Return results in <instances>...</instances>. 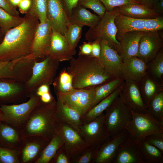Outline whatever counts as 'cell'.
Segmentation results:
<instances>
[{
  "label": "cell",
  "mask_w": 163,
  "mask_h": 163,
  "mask_svg": "<svg viewBox=\"0 0 163 163\" xmlns=\"http://www.w3.org/2000/svg\"><path fill=\"white\" fill-rule=\"evenodd\" d=\"M92 50L91 56L99 59L101 51V46L100 42L97 40H94L91 42Z\"/></svg>",
  "instance_id": "f907efd6"
},
{
  "label": "cell",
  "mask_w": 163,
  "mask_h": 163,
  "mask_svg": "<svg viewBox=\"0 0 163 163\" xmlns=\"http://www.w3.org/2000/svg\"><path fill=\"white\" fill-rule=\"evenodd\" d=\"M103 4L107 11H110L115 8L131 3L142 4L139 0H99Z\"/></svg>",
  "instance_id": "ee69618b"
},
{
  "label": "cell",
  "mask_w": 163,
  "mask_h": 163,
  "mask_svg": "<svg viewBox=\"0 0 163 163\" xmlns=\"http://www.w3.org/2000/svg\"><path fill=\"white\" fill-rule=\"evenodd\" d=\"M47 15L52 30L64 35L69 22L62 0H47Z\"/></svg>",
  "instance_id": "e0dca14e"
},
{
  "label": "cell",
  "mask_w": 163,
  "mask_h": 163,
  "mask_svg": "<svg viewBox=\"0 0 163 163\" xmlns=\"http://www.w3.org/2000/svg\"><path fill=\"white\" fill-rule=\"evenodd\" d=\"M63 146L58 150L50 163H71L70 159Z\"/></svg>",
  "instance_id": "bcb514c9"
},
{
  "label": "cell",
  "mask_w": 163,
  "mask_h": 163,
  "mask_svg": "<svg viewBox=\"0 0 163 163\" xmlns=\"http://www.w3.org/2000/svg\"><path fill=\"white\" fill-rule=\"evenodd\" d=\"M159 31L145 32L140 39L137 57L147 64L161 49L163 37Z\"/></svg>",
  "instance_id": "2e32d148"
},
{
  "label": "cell",
  "mask_w": 163,
  "mask_h": 163,
  "mask_svg": "<svg viewBox=\"0 0 163 163\" xmlns=\"http://www.w3.org/2000/svg\"><path fill=\"white\" fill-rule=\"evenodd\" d=\"M91 42H84L79 47L78 56H91Z\"/></svg>",
  "instance_id": "c3c4849f"
},
{
  "label": "cell",
  "mask_w": 163,
  "mask_h": 163,
  "mask_svg": "<svg viewBox=\"0 0 163 163\" xmlns=\"http://www.w3.org/2000/svg\"><path fill=\"white\" fill-rule=\"evenodd\" d=\"M147 64L137 56L123 62L121 76L124 80H130L139 83L147 73Z\"/></svg>",
  "instance_id": "44dd1931"
},
{
  "label": "cell",
  "mask_w": 163,
  "mask_h": 163,
  "mask_svg": "<svg viewBox=\"0 0 163 163\" xmlns=\"http://www.w3.org/2000/svg\"><path fill=\"white\" fill-rule=\"evenodd\" d=\"M0 8L13 16H19V12L16 8L13 6L8 0H0Z\"/></svg>",
  "instance_id": "7dc6e473"
},
{
  "label": "cell",
  "mask_w": 163,
  "mask_h": 163,
  "mask_svg": "<svg viewBox=\"0 0 163 163\" xmlns=\"http://www.w3.org/2000/svg\"><path fill=\"white\" fill-rule=\"evenodd\" d=\"M145 32L132 31L124 34L119 42L120 44L119 53L122 61L133 56H137L141 37Z\"/></svg>",
  "instance_id": "cb8c5ba5"
},
{
  "label": "cell",
  "mask_w": 163,
  "mask_h": 163,
  "mask_svg": "<svg viewBox=\"0 0 163 163\" xmlns=\"http://www.w3.org/2000/svg\"><path fill=\"white\" fill-rule=\"evenodd\" d=\"M21 131L3 121H0V146L19 150L22 138Z\"/></svg>",
  "instance_id": "4316f807"
},
{
  "label": "cell",
  "mask_w": 163,
  "mask_h": 163,
  "mask_svg": "<svg viewBox=\"0 0 163 163\" xmlns=\"http://www.w3.org/2000/svg\"><path fill=\"white\" fill-rule=\"evenodd\" d=\"M50 91V85L47 84H43L37 88L35 92L38 96L40 97L43 94Z\"/></svg>",
  "instance_id": "db71d44e"
},
{
  "label": "cell",
  "mask_w": 163,
  "mask_h": 163,
  "mask_svg": "<svg viewBox=\"0 0 163 163\" xmlns=\"http://www.w3.org/2000/svg\"><path fill=\"white\" fill-rule=\"evenodd\" d=\"M118 13L115 8L113 10L106 11L104 16L95 27L90 28L85 34L86 40L92 42L97 40H106L109 45L119 52L120 44L116 39L117 31L114 22L115 19Z\"/></svg>",
  "instance_id": "5b68a950"
},
{
  "label": "cell",
  "mask_w": 163,
  "mask_h": 163,
  "mask_svg": "<svg viewBox=\"0 0 163 163\" xmlns=\"http://www.w3.org/2000/svg\"><path fill=\"white\" fill-rule=\"evenodd\" d=\"M2 120V113L0 110V121Z\"/></svg>",
  "instance_id": "91938a15"
},
{
  "label": "cell",
  "mask_w": 163,
  "mask_h": 163,
  "mask_svg": "<svg viewBox=\"0 0 163 163\" xmlns=\"http://www.w3.org/2000/svg\"><path fill=\"white\" fill-rule=\"evenodd\" d=\"M57 122L56 133L63 142V147L70 159L90 146L78 132L68 124Z\"/></svg>",
  "instance_id": "7c38bea8"
},
{
  "label": "cell",
  "mask_w": 163,
  "mask_h": 163,
  "mask_svg": "<svg viewBox=\"0 0 163 163\" xmlns=\"http://www.w3.org/2000/svg\"><path fill=\"white\" fill-rule=\"evenodd\" d=\"M52 29L48 19L45 22L39 23L36 29L29 56L31 59H44L47 56L50 47Z\"/></svg>",
  "instance_id": "9a60e30c"
},
{
  "label": "cell",
  "mask_w": 163,
  "mask_h": 163,
  "mask_svg": "<svg viewBox=\"0 0 163 163\" xmlns=\"http://www.w3.org/2000/svg\"><path fill=\"white\" fill-rule=\"evenodd\" d=\"M76 53L65 36L52 30L50 46L47 56L59 62L70 61Z\"/></svg>",
  "instance_id": "d6986e66"
},
{
  "label": "cell",
  "mask_w": 163,
  "mask_h": 163,
  "mask_svg": "<svg viewBox=\"0 0 163 163\" xmlns=\"http://www.w3.org/2000/svg\"><path fill=\"white\" fill-rule=\"evenodd\" d=\"M59 62L47 56L41 61L35 60L30 76L26 82L25 91L27 94L34 92L43 84L50 85L54 80Z\"/></svg>",
  "instance_id": "8992f818"
},
{
  "label": "cell",
  "mask_w": 163,
  "mask_h": 163,
  "mask_svg": "<svg viewBox=\"0 0 163 163\" xmlns=\"http://www.w3.org/2000/svg\"><path fill=\"white\" fill-rule=\"evenodd\" d=\"M83 26L74 24H69L64 36L69 45L75 48L82 36Z\"/></svg>",
  "instance_id": "ab89813d"
},
{
  "label": "cell",
  "mask_w": 163,
  "mask_h": 163,
  "mask_svg": "<svg viewBox=\"0 0 163 163\" xmlns=\"http://www.w3.org/2000/svg\"><path fill=\"white\" fill-rule=\"evenodd\" d=\"M132 118L126 130L128 137L139 143L148 136L158 132H163V123L158 122L147 113H140L130 110Z\"/></svg>",
  "instance_id": "52a82bcc"
},
{
  "label": "cell",
  "mask_w": 163,
  "mask_h": 163,
  "mask_svg": "<svg viewBox=\"0 0 163 163\" xmlns=\"http://www.w3.org/2000/svg\"><path fill=\"white\" fill-rule=\"evenodd\" d=\"M142 4L152 8L155 3L157 0H139Z\"/></svg>",
  "instance_id": "9f6ffc18"
},
{
  "label": "cell",
  "mask_w": 163,
  "mask_h": 163,
  "mask_svg": "<svg viewBox=\"0 0 163 163\" xmlns=\"http://www.w3.org/2000/svg\"><path fill=\"white\" fill-rule=\"evenodd\" d=\"M144 139L163 153V132L150 134L146 136Z\"/></svg>",
  "instance_id": "f6af8a7d"
},
{
  "label": "cell",
  "mask_w": 163,
  "mask_h": 163,
  "mask_svg": "<svg viewBox=\"0 0 163 163\" xmlns=\"http://www.w3.org/2000/svg\"><path fill=\"white\" fill-rule=\"evenodd\" d=\"M124 80L121 77L116 78L96 86L94 98L89 110L112 93L122 84Z\"/></svg>",
  "instance_id": "4dcf8cb0"
},
{
  "label": "cell",
  "mask_w": 163,
  "mask_h": 163,
  "mask_svg": "<svg viewBox=\"0 0 163 163\" xmlns=\"http://www.w3.org/2000/svg\"><path fill=\"white\" fill-rule=\"evenodd\" d=\"M63 145L62 139L56 133L45 147L35 163H50L58 150Z\"/></svg>",
  "instance_id": "836d02e7"
},
{
  "label": "cell",
  "mask_w": 163,
  "mask_h": 163,
  "mask_svg": "<svg viewBox=\"0 0 163 163\" xmlns=\"http://www.w3.org/2000/svg\"><path fill=\"white\" fill-rule=\"evenodd\" d=\"M78 5L91 9L101 18L107 11L104 5L99 0H79Z\"/></svg>",
  "instance_id": "60d3db41"
},
{
  "label": "cell",
  "mask_w": 163,
  "mask_h": 163,
  "mask_svg": "<svg viewBox=\"0 0 163 163\" xmlns=\"http://www.w3.org/2000/svg\"><path fill=\"white\" fill-rule=\"evenodd\" d=\"M29 100L18 104H0L2 120L20 131L26 124L33 109L40 101L34 92L29 94Z\"/></svg>",
  "instance_id": "277c9868"
},
{
  "label": "cell",
  "mask_w": 163,
  "mask_h": 163,
  "mask_svg": "<svg viewBox=\"0 0 163 163\" xmlns=\"http://www.w3.org/2000/svg\"><path fill=\"white\" fill-rule=\"evenodd\" d=\"M0 163H20L19 150H14L0 146Z\"/></svg>",
  "instance_id": "b9f144b4"
},
{
  "label": "cell",
  "mask_w": 163,
  "mask_h": 163,
  "mask_svg": "<svg viewBox=\"0 0 163 163\" xmlns=\"http://www.w3.org/2000/svg\"><path fill=\"white\" fill-rule=\"evenodd\" d=\"M78 132L90 146L96 149L110 137L105 125L104 113L88 123H83Z\"/></svg>",
  "instance_id": "8fae6325"
},
{
  "label": "cell",
  "mask_w": 163,
  "mask_h": 163,
  "mask_svg": "<svg viewBox=\"0 0 163 163\" xmlns=\"http://www.w3.org/2000/svg\"><path fill=\"white\" fill-rule=\"evenodd\" d=\"M115 8L118 14L136 18L149 19L161 15L152 8L139 3L127 4Z\"/></svg>",
  "instance_id": "d4e9b609"
},
{
  "label": "cell",
  "mask_w": 163,
  "mask_h": 163,
  "mask_svg": "<svg viewBox=\"0 0 163 163\" xmlns=\"http://www.w3.org/2000/svg\"><path fill=\"white\" fill-rule=\"evenodd\" d=\"M128 137L126 130L110 137L96 149L92 163H113L120 145Z\"/></svg>",
  "instance_id": "ac0fdd59"
},
{
  "label": "cell",
  "mask_w": 163,
  "mask_h": 163,
  "mask_svg": "<svg viewBox=\"0 0 163 163\" xmlns=\"http://www.w3.org/2000/svg\"><path fill=\"white\" fill-rule=\"evenodd\" d=\"M66 69L72 77L74 88L96 86L115 78L104 68L99 59L91 56L73 57Z\"/></svg>",
  "instance_id": "7a4b0ae2"
},
{
  "label": "cell",
  "mask_w": 163,
  "mask_h": 163,
  "mask_svg": "<svg viewBox=\"0 0 163 163\" xmlns=\"http://www.w3.org/2000/svg\"><path fill=\"white\" fill-rule=\"evenodd\" d=\"M32 3V0H23L18 6L20 12L26 14L29 10Z\"/></svg>",
  "instance_id": "681fc988"
},
{
  "label": "cell",
  "mask_w": 163,
  "mask_h": 163,
  "mask_svg": "<svg viewBox=\"0 0 163 163\" xmlns=\"http://www.w3.org/2000/svg\"><path fill=\"white\" fill-rule=\"evenodd\" d=\"M104 122L110 137L126 130L132 118L130 109L118 96L105 110Z\"/></svg>",
  "instance_id": "9c48e42d"
},
{
  "label": "cell",
  "mask_w": 163,
  "mask_h": 163,
  "mask_svg": "<svg viewBox=\"0 0 163 163\" xmlns=\"http://www.w3.org/2000/svg\"><path fill=\"white\" fill-rule=\"evenodd\" d=\"M139 149L144 163H163V153L144 139L139 143Z\"/></svg>",
  "instance_id": "1f68e13d"
},
{
  "label": "cell",
  "mask_w": 163,
  "mask_h": 163,
  "mask_svg": "<svg viewBox=\"0 0 163 163\" xmlns=\"http://www.w3.org/2000/svg\"><path fill=\"white\" fill-rule=\"evenodd\" d=\"M152 8L155 13L161 15L163 13V0H157Z\"/></svg>",
  "instance_id": "f5cc1de1"
},
{
  "label": "cell",
  "mask_w": 163,
  "mask_h": 163,
  "mask_svg": "<svg viewBox=\"0 0 163 163\" xmlns=\"http://www.w3.org/2000/svg\"><path fill=\"white\" fill-rule=\"evenodd\" d=\"M14 81L0 78V104L19 101L27 94L20 85Z\"/></svg>",
  "instance_id": "603a6c76"
},
{
  "label": "cell",
  "mask_w": 163,
  "mask_h": 163,
  "mask_svg": "<svg viewBox=\"0 0 163 163\" xmlns=\"http://www.w3.org/2000/svg\"><path fill=\"white\" fill-rule=\"evenodd\" d=\"M101 18L99 16L78 5L72 9L69 16V24H76L83 27L87 26L90 28L95 27Z\"/></svg>",
  "instance_id": "83f0119b"
},
{
  "label": "cell",
  "mask_w": 163,
  "mask_h": 163,
  "mask_svg": "<svg viewBox=\"0 0 163 163\" xmlns=\"http://www.w3.org/2000/svg\"><path fill=\"white\" fill-rule=\"evenodd\" d=\"M56 106L54 98L48 103L40 100L21 131L22 137L38 136L50 141L56 133L57 122L55 117Z\"/></svg>",
  "instance_id": "3957f363"
},
{
  "label": "cell",
  "mask_w": 163,
  "mask_h": 163,
  "mask_svg": "<svg viewBox=\"0 0 163 163\" xmlns=\"http://www.w3.org/2000/svg\"><path fill=\"white\" fill-rule=\"evenodd\" d=\"M96 149L89 146L71 159V163H92Z\"/></svg>",
  "instance_id": "7bdbcfd3"
},
{
  "label": "cell",
  "mask_w": 163,
  "mask_h": 163,
  "mask_svg": "<svg viewBox=\"0 0 163 163\" xmlns=\"http://www.w3.org/2000/svg\"><path fill=\"white\" fill-rule=\"evenodd\" d=\"M22 73V66L18 60L0 62V78L17 81L21 78Z\"/></svg>",
  "instance_id": "d6a6232c"
},
{
  "label": "cell",
  "mask_w": 163,
  "mask_h": 163,
  "mask_svg": "<svg viewBox=\"0 0 163 163\" xmlns=\"http://www.w3.org/2000/svg\"><path fill=\"white\" fill-rule=\"evenodd\" d=\"M24 20V17L13 16L0 8V27L3 36L9 30L19 25Z\"/></svg>",
  "instance_id": "d590c367"
},
{
  "label": "cell",
  "mask_w": 163,
  "mask_h": 163,
  "mask_svg": "<svg viewBox=\"0 0 163 163\" xmlns=\"http://www.w3.org/2000/svg\"><path fill=\"white\" fill-rule=\"evenodd\" d=\"M147 64L148 69L155 80L160 79L163 74V51L161 49L154 58Z\"/></svg>",
  "instance_id": "f35d334b"
},
{
  "label": "cell",
  "mask_w": 163,
  "mask_h": 163,
  "mask_svg": "<svg viewBox=\"0 0 163 163\" xmlns=\"http://www.w3.org/2000/svg\"><path fill=\"white\" fill-rule=\"evenodd\" d=\"M3 38H0V43L3 40Z\"/></svg>",
  "instance_id": "94428289"
},
{
  "label": "cell",
  "mask_w": 163,
  "mask_h": 163,
  "mask_svg": "<svg viewBox=\"0 0 163 163\" xmlns=\"http://www.w3.org/2000/svg\"><path fill=\"white\" fill-rule=\"evenodd\" d=\"M19 25L8 30L0 43V62L14 60L30 55L35 34L39 23L38 18L28 13Z\"/></svg>",
  "instance_id": "6da1fadb"
},
{
  "label": "cell",
  "mask_w": 163,
  "mask_h": 163,
  "mask_svg": "<svg viewBox=\"0 0 163 163\" xmlns=\"http://www.w3.org/2000/svg\"><path fill=\"white\" fill-rule=\"evenodd\" d=\"M55 117L58 122L66 123L78 132L83 123L82 119L76 110L62 103L57 99Z\"/></svg>",
  "instance_id": "484cf974"
},
{
  "label": "cell",
  "mask_w": 163,
  "mask_h": 163,
  "mask_svg": "<svg viewBox=\"0 0 163 163\" xmlns=\"http://www.w3.org/2000/svg\"><path fill=\"white\" fill-rule=\"evenodd\" d=\"M119 96L130 110L140 113H147L139 83L130 80H124Z\"/></svg>",
  "instance_id": "5bb4252c"
},
{
  "label": "cell",
  "mask_w": 163,
  "mask_h": 163,
  "mask_svg": "<svg viewBox=\"0 0 163 163\" xmlns=\"http://www.w3.org/2000/svg\"><path fill=\"white\" fill-rule=\"evenodd\" d=\"M101 51L99 59L104 68L114 78L121 77L123 61L118 51L110 46L105 40L100 42Z\"/></svg>",
  "instance_id": "ffe728a7"
},
{
  "label": "cell",
  "mask_w": 163,
  "mask_h": 163,
  "mask_svg": "<svg viewBox=\"0 0 163 163\" xmlns=\"http://www.w3.org/2000/svg\"><path fill=\"white\" fill-rule=\"evenodd\" d=\"M113 163H144L140 155L139 143L128 137L120 145Z\"/></svg>",
  "instance_id": "7402d4cb"
},
{
  "label": "cell",
  "mask_w": 163,
  "mask_h": 163,
  "mask_svg": "<svg viewBox=\"0 0 163 163\" xmlns=\"http://www.w3.org/2000/svg\"><path fill=\"white\" fill-rule=\"evenodd\" d=\"M23 0H8L10 4L14 7L16 8Z\"/></svg>",
  "instance_id": "6f0895ef"
},
{
  "label": "cell",
  "mask_w": 163,
  "mask_h": 163,
  "mask_svg": "<svg viewBox=\"0 0 163 163\" xmlns=\"http://www.w3.org/2000/svg\"><path fill=\"white\" fill-rule=\"evenodd\" d=\"M27 13L37 17L40 23L45 22L48 19L47 0H32L31 7Z\"/></svg>",
  "instance_id": "74e56055"
},
{
  "label": "cell",
  "mask_w": 163,
  "mask_h": 163,
  "mask_svg": "<svg viewBox=\"0 0 163 163\" xmlns=\"http://www.w3.org/2000/svg\"><path fill=\"white\" fill-rule=\"evenodd\" d=\"M53 83L56 92L66 93L74 88L72 85V77L66 68L62 70Z\"/></svg>",
  "instance_id": "8d00e7d4"
},
{
  "label": "cell",
  "mask_w": 163,
  "mask_h": 163,
  "mask_svg": "<svg viewBox=\"0 0 163 163\" xmlns=\"http://www.w3.org/2000/svg\"><path fill=\"white\" fill-rule=\"evenodd\" d=\"M62 1L69 16L72 9L78 5L79 0H62Z\"/></svg>",
  "instance_id": "816d5d0a"
},
{
  "label": "cell",
  "mask_w": 163,
  "mask_h": 163,
  "mask_svg": "<svg viewBox=\"0 0 163 163\" xmlns=\"http://www.w3.org/2000/svg\"><path fill=\"white\" fill-rule=\"evenodd\" d=\"M114 22L117 29L116 38L119 42L124 34L128 32H146L160 31L163 29L162 16L151 19H142L118 14L115 19Z\"/></svg>",
  "instance_id": "ba28073f"
},
{
  "label": "cell",
  "mask_w": 163,
  "mask_h": 163,
  "mask_svg": "<svg viewBox=\"0 0 163 163\" xmlns=\"http://www.w3.org/2000/svg\"><path fill=\"white\" fill-rule=\"evenodd\" d=\"M40 97L41 101L45 103L50 102L54 98L50 91L43 94Z\"/></svg>",
  "instance_id": "11a10c76"
},
{
  "label": "cell",
  "mask_w": 163,
  "mask_h": 163,
  "mask_svg": "<svg viewBox=\"0 0 163 163\" xmlns=\"http://www.w3.org/2000/svg\"><path fill=\"white\" fill-rule=\"evenodd\" d=\"M50 141L38 136L22 137L19 149L20 163H35Z\"/></svg>",
  "instance_id": "4fadbf2b"
},
{
  "label": "cell",
  "mask_w": 163,
  "mask_h": 163,
  "mask_svg": "<svg viewBox=\"0 0 163 163\" xmlns=\"http://www.w3.org/2000/svg\"><path fill=\"white\" fill-rule=\"evenodd\" d=\"M4 36H3L1 33L0 27V38H3Z\"/></svg>",
  "instance_id": "680465c9"
},
{
  "label": "cell",
  "mask_w": 163,
  "mask_h": 163,
  "mask_svg": "<svg viewBox=\"0 0 163 163\" xmlns=\"http://www.w3.org/2000/svg\"><path fill=\"white\" fill-rule=\"evenodd\" d=\"M121 84L110 94L101 101L86 113L82 118L83 123H88L104 113V111L111 105L119 96Z\"/></svg>",
  "instance_id": "f1b7e54d"
},
{
  "label": "cell",
  "mask_w": 163,
  "mask_h": 163,
  "mask_svg": "<svg viewBox=\"0 0 163 163\" xmlns=\"http://www.w3.org/2000/svg\"><path fill=\"white\" fill-rule=\"evenodd\" d=\"M96 86L74 88L66 93L55 92L57 99L77 111L82 119L90 109L94 96Z\"/></svg>",
  "instance_id": "30bf717a"
},
{
  "label": "cell",
  "mask_w": 163,
  "mask_h": 163,
  "mask_svg": "<svg viewBox=\"0 0 163 163\" xmlns=\"http://www.w3.org/2000/svg\"><path fill=\"white\" fill-rule=\"evenodd\" d=\"M139 83L140 84L139 88L146 106L153 97L163 91L162 84L147 73Z\"/></svg>",
  "instance_id": "f546056e"
},
{
  "label": "cell",
  "mask_w": 163,
  "mask_h": 163,
  "mask_svg": "<svg viewBox=\"0 0 163 163\" xmlns=\"http://www.w3.org/2000/svg\"><path fill=\"white\" fill-rule=\"evenodd\" d=\"M146 107L147 114L155 120L163 123V91L153 97Z\"/></svg>",
  "instance_id": "e575fe53"
}]
</instances>
